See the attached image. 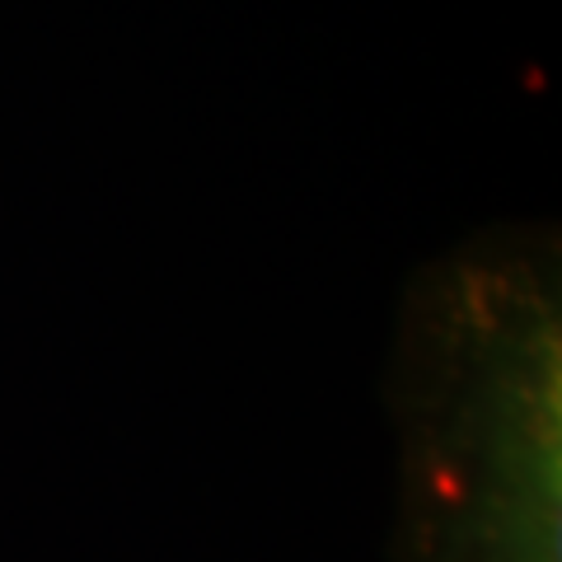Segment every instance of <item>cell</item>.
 Returning a JSON list of instances; mask_svg holds the SVG:
<instances>
[{"mask_svg":"<svg viewBox=\"0 0 562 562\" xmlns=\"http://www.w3.org/2000/svg\"><path fill=\"white\" fill-rule=\"evenodd\" d=\"M398 562H562L553 225H497L408 286L390 371Z\"/></svg>","mask_w":562,"mask_h":562,"instance_id":"1","label":"cell"}]
</instances>
